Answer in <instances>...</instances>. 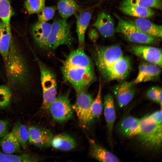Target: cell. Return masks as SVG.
Returning <instances> with one entry per match:
<instances>
[{"label": "cell", "mask_w": 162, "mask_h": 162, "mask_svg": "<svg viewBox=\"0 0 162 162\" xmlns=\"http://www.w3.org/2000/svg\"><path fill=\"white\" fill-rule=\"evenodd\" d=\"M0 54L4 62L7 60L12 40L10 28L0 22Z\"/></svg>", "instance_id": "cell-23"}, {"label": "cell", "mask_w": 162, "mask_h": 162, "mask_svg": "<svg viewBox=\"0 0 162 162\" xmlns=\"http://www.w3.org/2000/svg\"><path fill=\"white\" fill-rule=\"evenodd\" d=\"M156 91L157 94V103L160 105L161 108L162 107V89L158 87H156Z\"/></svg>", "instance_id": "cell-37"}, {"label": "cell", "mask_w": 162, "mask_h": 162, "mask_svg": "<svg viewBox=\"0 0 162 162\" xmlns=\"http://www.w3.org/2000/svg\"><path fill=\"white\" fill-rule=\"evenodd\" d=\"M8 122L6 120H0V138L7 133Z\"/></svg>", "instance_id": "cell-36"}, {"label": "cell", "mask_w": 162, "mask_h": 162, "mask_svg": "<svg viewBox=\"0 0 162 162\" xmlns=\"http://www.w3.org/2000/svg\"><path fill=\"white\" fill-rule=\"evenodd\" d=\"M29 142L40 148H48L51 146L53 137L51 132L44 128L35 126L28 129Z\"/></svg>", "instance_id": "cell-12"}, {"label": "cell", "mask_w": 162, "mask_h": 162, "mask_svg": "<svg viewBox=\"0 0 162 162\" xmlns=\"http://www.w3.org/2000/svg\"><path fill=\"white\" fill-rule=\"evenodd\" d=\"M90 10L81 12L76 14L77 33L79 45L82 47L85 42V32L92 16Z\"/></svg>", "instance_id": "cell-18"}, {"label": "cell", "mask_w": 162, "mask_h": 162, "mask_svg": "<svg viewBox=\"0 0 162 162\" xmlns=\"http://www.w3.org/2000/svg\"><path fill=\"white\" fill-rule=\"evenodd\" d=\"M2 138L0 141V147L4 153L13 154L21 152V146L20 143L11 131Z\"/></svg>", "instance_id": "cell-24"}, {"label": "cell", "mask_w": 162, "mask_h": 162, "mask_svg": "<svg viewBox=\"0 0 162 162\" xmlns=\"http://www.w3.org/2000/svg\"><path fill=\"white\" fill-rule=\"evenodd\" d=\"M40 74L43 109L48 110L57 97V85L56 76L45 64L37 58Z\"/></svg>", "instance_id": "cell-6"}, {"label": "cell", "mask_w": 162, "mask_h": 162, "mask_svg": "<svg viewBox=\"0 0 162 162\" xmlns=\"http://www.w3.org/2000/svg\"><path fill=\"white\" fill-rule=\"evenodd\" d=\"M119 8L123 14L136 18H151L154 14V11L152 8L135 5L121 6Z\"/></svg>", "instance_id": "cell-25"}, {"label": "cell", "mask_w": 162, "mask_h": 162, "mask_svg": "<svg viewBox=\"0 0 162 162\" xmlns=\"http://www.w3.org/2000/svg\"><path fill=\"white\" fill-rule=\"evenodd\" d=\"M76 143L74 139L66 133H61L53 136L51 146L57 150L68 151L75 148Z\"/></svg>", "instance_id": "cell-21"}, {"label": "cell", "mask_w": 162, "mask_h": 162, "mask_svg": "<svg viewBox=\"0 0 162 162\" xmlns=\"http://www.w3.org/2000/svg\"><path fill=\"white\" fill-rule=\"evenodd\" d=\"M51 25L47 22L38 21L32 28V33L36 43L41 48H46V41L50 33Z\"/></svg>", "instance_id": "cell-17"}, {"label": "cell", "mask_w": 162, "mask_h": 162, "mask_svg": "<svg viewBox=\"0 0 162 162\" xmlns=\"http://www.w3.org/2000/svg\"><path fill=\"white\" fill-rule=\"evenodd\" d=\"M76 93V101L72 107L76 113L81 125L83 128H86L92 122L90 111L93 99L85 90Z\"/></svg>", "instance_id": "cell-8"}, {"label": "cell", "mask_w": 162, "mask_h": 162, "mask_svg": "<svg viewBox=\"0 0 162 162\" xmlns=\"http://www.w3.org/2000/svg\"><path fill=\"white\" fill-rule=\"evenodd\" d=\"M117 20L115 33L122 34L130 42L142 44H154L159 43L160 38L148 35L140 30L132 21L125 20L114 14Z\"/></svg>", "instance_id": "cell-4"}, {"label": "cell", "mask_w": 162, "mask_h": 162, "mask_svg": "<svg viewBox=\"0 0 162 162\" xmlns=\"http://www.w3.org/2000/svg\"><path fill=\"white\" fill-rule=\"evenodd\" d=\"M89 36L90 39L93 41H95L98 38V34L94 29L91 30L89 32Z\"/></svg>", "instance_id": "cell-38"}, {"label": "cell", "mask_w": 162, "mask_h": 162, "mask_svg": "<svg viewBox=\"0 0 162 162\" xmlns=\"http://www.w3.org/2000/svg\"><path fill=\"white\" fill-rule=\"evenodd\" d=\"M93 26L104 38L111 37L115 33L113 20L109 14L104 11L99 13Z\"/></svg>", "instance_id": "cell-14"}, {"label": "cell", "mask_w": 162, "mask_h": 162, "mask_svg": "<svg viewBox=\"0 0 162 162\" xmlns=\"http://www.w3.org/2000/svg\"><path fill=\"white\" fill-rule=\"evenodd\" d=\"M55 6L44 7L38 14V21L47 22L53 17L56 10Z\"/></svg>", "instance_id": "cell-34"}, {"label": "cell", "mask_w": 162, "mask_h": 162, "mask_svg": "<svg viewBox=\"0 0 162 162\" xmlns=\"http://www.w3.org/2000/svg\"></svg>", "instance_id": "cell-39"}, {"label": "cell", "mask_w": 162, "mask_h": 162, "mask_svg": "<svg viewBox=\"0 0 162 162\" xmlns=\"http://www.w3.org/2000/svg\"><path fill=\"white\" fill-rule=\"evenodd\" d=\"M39 160L37 157L29 154L17 155L0 152V162H37Z\"/></svg>", "instance_id": "cell-27"}, {"label": "cell", "mask_w": 162, "mask_h": 162, "mask_svg": "<svg viewBox=\"0 0 162 162\" xmlns=\"http://www.w3.org/2000/svg\"><path fill=\"white\" fill-rule=\"evenodd\" d=\"M9 86L14 87L25 85L28 71L25 62L19 50L11 41L8 57L4 62Z\"/></svg>", "instance_id": "cell-3"}, {"label": "cell", "mask_w": 162, "mask_h": 162, "mask_svg": "<svg viewBox=\"0 0 162 162\" xmlns=\"http://www.w3.org/2000/svg\"><path fill=\"white\" fill-rule=\"evenodd\" d=\"M130 69V59L123 55L111 66L103 77L109 81L123 80L128 75Z\"/></svg>", "instance_id": "cell-11"}, {"label": "cell", "mask_w": 162, "mask_h": 162, "mask_svg": "<svg viewBox=\"0 0 162 162\" xmlns=\"http://www.w3.org/2000/svg\"><path fill=\"white\" fill-rule=\"evenodd\" d=\"M104 113L109 134L111 135L116 118V113L114 99L110 94L104 98Z\"/></svg>", "instance_id": "cell-20"}, {"label": "cell", "mask_w": 162, "mask_h": 162, "mask_svg": "<svg viewBox=\"0 0 162 162\" xmlns=\"http://www.w3.org/2000/svg\"><path fill=\"white\" fill-rule=\"evenodd\" d=\"M147 97L150 100L157 102L156 87H153L148 90L146 93Z\"/></svg>", "instance_id": "cell-35"}, {"label": "cell", "mask_w": 162, "mask_h": 162, "mask_svg": "<svg viewBox=\"0 0 162 162\" xmlns=\"http://www.w3.org/2000/svg\"><path fill=\"white\" fill-rule=\"evenodd\" d=\"M135 5L150 8H155L161 10V0H124L121 6Z\"/></svg>", "instance_id": "cell-30"}, {"label": "cell", "mask_w": 162, "mask_h": 162, "mask_svg": "<svg viewBox=\"0 0 162 162\" xmlns=\"http://www.w3.org/2000/svg\"><path fill=\"white\" fill-rule=\"evenodd\" d=\"M136 136L141 144L148 149L156 150L161 147V108L140 119L139 130Z\"/></svg>", "instance_id": "cell-2"}, {"label": "cell", "mask_w": 162, "mask_h": 162, "mask_svg": "<svg viewBox=\"0 0 162 162\" xmlns=\"http://www.w3.org/2000/svg\"><path fill=\"white\" fill-rule=\"evenodd\" d=\"M73 40L70 24L65 20L57 18L51 25L46 48L55 50L62 45L69 46Z\"/></svg>", "instance_id": "cell-5"}, {"label": "cell", "mask_w": 162, "mask_h": 162, "mask_svg": "<svg viewBox=\"0 0 162 162\" xmlns=\"http://www.w3.org/2000/svg\"><path fill=\"white\" fill-rule=\"evenodd\" d=\"M12 97L11 88L8 86H0V108L7 107L10 104Z\"/></svg>", "instance_id": "cell-33"}, {"label": "cell", "mask_w": 162, "mask_h": 162, "mask_svg": "<svg viewBox=\"0 0 162 162\" xmlns=\"http://www.w3.org/2000/svg\"><path fill=\"white\" fill-rule=\"evenodd\" d=\"M67 93L57 97L50 105L49 110L53 118L57 121H67L72 117L73 109Z\"/></svg>", "instance_id": "cell-9"}, {"label": "cell", "mask_w": 162, "mask_h": 162, "mask_svg": "<svg viewBox=\"0 0 162 162\" xmlns=\"http://www.w3.org/2000/svg\"><path fill=\"white\" fill-rule=\"evenodd\" d=\"M132 22L144 33L155 38H162L161 26L154 24L144 18H136Z\"/></svg>", "instance_id": "cell-19"}, {"label": "cell", "mask_w": 162, "mask_h": 162, "mask_svg": "<svg viewBox=\"0 0 162 162\" xmlns=\"http://www.w3.org/2000/svg\"><path fill=\"white\" fill-rule=\"evenodd\" d=\"M89 154L93 158L101 162H118L119 159L115 154L89 139Z\"/></svg>", "instance_id": "cell-16"}, {"label": "cell", "mask_w": 162, "mask_h": 162, "mask_svg": "<svg viewBox=\"0 0 162 162\" xmlns=\"http://www.w3.org/2000/svg\"><path fill=\"white\" fill-rule=\"evenodd\" d=\"M11 132L19 141L21 147L25 149L28 140V129L23 124L17 122L14 126Z\"/></svg>", "instance_id": "cell-28"}, {"label": "cell", "mask_w": 162, "mask_h": 162, "mask_svg": "<svg viewBox=\"0 0 162 162\" xmlns=\"http://www.w3.org/2000/svg\"><path fill=\"white\" fill-rule=\"evenodd\" d=\"M140 119L128 116L123 119L119 125L120 131L127 136L137 135L140 127Z\"/></svg>", "instance_id": "cell-22"}, {"label": "cell", "mask_w": 162, "mask_h": 162, "mask_svg": "<svg viewBox=\"0 0 162 162\" xmlns=\"http://www.w3.org/2000/svg\"><path fill=\"white\" fill-rule=\"evenodd\" d=\"M96 65L103 76L111 66L123 55L119 44L100 47L95 54Z\"/></svg>", "instance_id": "cell-7"}, {"label": "cell", "mask_w": 162, "mask_h": 162, "mask_svg": "<svg viewBox=\"0 0 162 162\" xmlns=\"http://www.w3.org/2000/svg\"><path fill=\"white\" fill-rule=\"evenodd\" d=\"M14 13L10 0H0V18L8 27L10 28V21Z\"/></svg>", "instance_id": "cell-29"}, {"label": "cell", "mask_w": 162, "mask_h": 162, "mask_svg": "<svg viewBox=\"0 0 162 162\" xmlns=\"http://www.w3.org/2000/svg\"><path fill=\"white\" fill-rule=\"evenodd\" d=\"M97 94L92 103L90 111V117L92 122L95 119L98 118L102 114L103 106L101 98V86L100 82Z\"/></svg>", "instance_id": "cell-31"}, {"label": "cell", "mask_w": 162, "mask_h": 162, "mask_svg": "<svg viewBox=\"0 0 162 162\" xmlns=\"http://www.w3.org/2000/svg\"><path fill=\"white\" fill-rule=\"evenodd\" d=\"M134 85L133 82H124L114 88V93L120 107L126 106L133 98L136 92Z\"/></svg>", "instance_id": "cell-15"}, {"label": "cell", "mask_w": 162, "mask_h": 162, "mask_svg": "<svg viewBox=\"0 0 162 162\" xmlns=\"http://www.w3.org/2000/svg\"><path fill=\"white\" fill-rule=\"evenodd\" d=\"M79 8L75 0H59L57 5L59 15L65 20L75 14Z\"/></svg>", "instance_id": "cell-26"}, {"label": "cell", "mask_w": 162, "mask_h": 162, "mask_svg": "<svg viewBox=\"0 0 162 162\" xmlns=\"http://www.w3.org/2000/svg\"><path fill=\"white\" fill-rule=\"evenodd\" d=\"M161 67L148 62L141 63L139 66L136 77L133 82L135 85L155 80L159 77Z\"/></svg>", "instance_id": "cell-13"}, {"label": "cell", "mask_w": 162, "mask_h": 162, "mask_svg": "<svg viewBox=\"0 0 162 162\" xmlns=\"http://www.w3.org/2000/svg\"><path fill=\"white\" fill-rule=\"evenodd\" d=\"M46 0H26L24 6L30 14L38 13L44 7Z\"/></svg>", "instance_id": "cell-32"}, {"label": "cell", "mask_w": 162, "mask_h": 162, "mask_svg": "<svg viewBox=\"0 0 162 162\" xmlns=\"http://www.w3.org/2000/svg\"><path fill=\"white\" fill-rule=\"evenodd\" d=\"M131 52L147 62L154 64L161 68L162 51L155 46L144 45H135L131 46Z\"/></svg>", "instance_id": "cell-10"}, {"label": "cell", "mask_w": 162, "mask_h": 162, "mask_svg": "<svg viewBox=\"0 0 162 162\" xmlns=\"http://www.w3.org/2000/svg\"><path fill=\"white\" fill-rule=\"evenodd\" d=\"M62 71L64 78L76 92L86 90L95 79L92 62L80 46L68 55L62 66Z\"/></svg>", "instance_id": "cell-1"}]
</instances>
